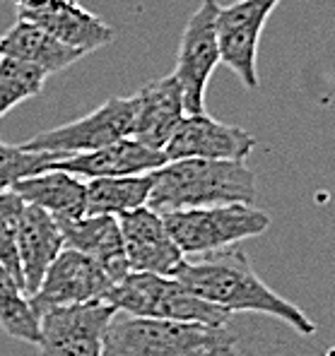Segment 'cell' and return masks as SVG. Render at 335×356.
<instances>
[{
	"label": "cell",
	"instance_id": "44dd1931",
	"mask_svg": "<svg viewBox=\"0 0 335 356\" xmlns=\"http://www.w3.org/2000/svg\"><path fill=\"white\" fill-rule=\"evenodd\" d=\"M0 327L20 342H39V316L22 286L0 267Z\"/></svg>",
	"mask_w": 335,
	"mask_h": 356
},
{
	"label": "cell",
	"instance_id": "7c38bea8",
	"mask_svg": "<svg viewBox=\"0 0 335 356\" xmlns=\"http://www.w3.org/2000/svg\"><path fill=\"white\" fill-rule=\"evenodd\" d=\"M17 19L36 24L61 44L90 54L111 44L114 29L77 0H13Z\"/></svg>",
	"mask_w": 335,
	"mask_h": 356
},
{
	"label": "cell",
	"instance_id": "e0dca14e",
	"mask_svg": "<svg viewBox=\"0 0 335 356\" xmlns=\"http://www.w3.org/2000/svg\"><path fill=\"white\" fill-rule=\"evenodd\" d=\"M63 248L65 245H63V234L56 217L34 205H24L17 236V258L24 296H31L39 289L49 265Z\"/></svg>",
	"mask_w": 335,
	"mask_h": 356
},
{
	"label": "cell",
	"instance_id": "d6986e66",
	"mask_svg": "<svg viewBox=\"0 0 335 356\" xmlns=\"http://www.w3.org/2000/svg\"><path fill=\"white\" fill-rule=\"evenodd\" d=\"M82 56H85L82 51L61 44L59 39L46 34L36 24L24 22V19H17L8 29V34L0 36V58L27 63V65L44 70L46 75L65 70L75 60H80Z\"/></svg>",
	"mask_w": 335,
	"mask_h": 356
},
{
	"label": "cell",
	"instance_id": "277c9868",
	"mask_svg": "<svg viewBox=\"0 0 335 356\" xmlns=\"http://www.w3.org/2000/svg\"><path fill=\"white\" fill-rule=\"evenodd\" d=\"M118 313L138 318L171 323H203V325H227L232 313L212 306L188 291L176 277L148 275V272H128L114 282L107 296Z\"/></svg>",
	"mask_w": 335,
	"mask_h": 356
},
{
	"label": "cell",
	"instance_id": "ba28073f",
	"mask_svg": "<svg viewBox=\"0 0 335 356\" xmlns=\"http://www.w3.org/2000/svg\"><path fill=\"white\" fill-rule=\"evenodd\" d=\"M116 308L111 303H75L49 308L39 316V356H102Z\"/></svg>",
	"mask_w": 335,
	"mask_h": 356
},
{
	"label": "cell",
	"instance_id": "9a60e30c",
	"mask_svg": "<svg viewBox=\"0 0 335 356\" xmlns=\"http://www.w3.org/2000/svg\"><path fill=\"white\" fill-rule=\"evenodd\" d=\"M133 99L135 120L130 138L148 145V147L162 149L169 135L174 133V128L179 125V120L186 116L179 82L174 80V75L153 80L143 89H138Z\"/></svg>",
	"mask_w": 335,
	"mask_h": 356
},
{
	"label": "cell",
	"instance_id": "6da1fadb",
	"mask_svg": "<svg viewBox=\"0 0 335 356\" xmlns=\"http://www.w3.org/2000/svg\"><path fill=\"white\" fill-rule=\"evenodd\" d=\"M174 277L198 298L227 313H260L277 318L304 337L316 332V323L299 306L270 289L237 248L183 258Z\"/></svg>",
	"mask_w": 335,
	"mask_h": 356
},
{
	"label": "cell",
	"instance_id": "3957f363",
	"mask_svg": "<svg viewBox=\"0 0 335 356\" xmlns=\"http://www.w3.org/2000/svg\"><path fill=\"white\" fill-rule=\"evenodd\" d=\"M102 356H244L224 325L171 323L118 313L104 332Z\"/></svg>",
	"mask_w": 335,
	"mask_h": 356
},
{
	"label": "cell",
	"instance_id": "52a82bcc",
	"mask_svg": "<svg viewBox=\"0 0 335 356\" xmlns=\"http://www.w3.org/2000/svg\"><path fill=\"white\" fill-rule=\"evenodd\" d=\"M135 120V99L133 97H111L99 108L77 118L72 123L44 130L22 145L29 152H54L61 156L82 154V152L99 149L116 140L130 138Z\"/></svg>",
	"mask_w": 335,
	"mask_h": 356
},
{
	"label": "cell",
	"instance_id": "8fae6325",
	"mask_svg": "<svg viewBox=\"0 0 335 356\" xmlns=\"http://www.w3.org/2000/svg\"><path fill=\"white\" fill-rule=\"evenodd\" d=\"M258 140L239 125H229L203 113H188L162 147L166 161L176 159H227L246 161Z\"/></svg>",
	"mask_w": 335,
	"mask_h": 356
},
{
	"label": "cell",
	"instance_id": "5bb4252c",
	"mask_svg": "<svg viewBox=\"0 0 335 356\" xmlns=\"http://www.w3.org/2000/svg\"><path fill=\"white\" fill-rule=\"evenodd\" d=\"M166 164L162 149L148 147L133 138L116 140L99 149L70 154L54 161L49 169H61L77 178H104V176H143Z\"/></svg>",
	"mask_w": 335,
	"mask_h": 356
},
{
	"label": "cell",
	"instance_id": "ffe728a7",
	"mask_svg": "<svg viewBox=\"0 0 335 356\" xmlns=\"http://www.w3.org/2000/svg\"><path fill=\"white\" fill-rule=\"evenodd\" d=\"M153 176H104L85 181V214L121 217L148 205Z\"/></svg>",
	"mask_w": 335,
	"mask_h": 356
},
{
	"label": "cell",
	"instance_id": "7402d4cb",
	"mask_svg": "<svg viewBox=\"0 0 335 356\" xmlns=\"http://www.w3.org/2000/svg\"><path fill=\"white\" fill-rule=\"evenodd\" d=\"M46 72L27 63L0 58V118L22 102L36 97L46 82Z\"/></svg>",
	"mask_w": 335,
	"mask_h": 356
},
{
	"label": "cell",
	"instance_id": "ac0fdd59",
	"mask_svg": "<svg viewBox=\"0 0 335 356\" xmlns=\"http://www.w3.org/2000/svg\"><path fill=\"white\" fill-rule=\"evenodd\" d=\"M24 205H34L56 219L85 217V178L61 169H46L41 174L20 178L13 188Z\"/></svg>",
	"mask_w": 335,
	"mask_h": 356
},
{
	"label": "cell",
	"instance_id": "7a4b0ae2",
	"mask_svg": "<svg viewBox=\"0 0 335 356\" xmlns=\"http://www.w3.org/2000/svg\"><path fill=\"white\" fill-rule=\"evenodd\" d=\"M148 207L157 214L210 205H256V176L246 161L176 159L150 171Z\"/></svg>",
	"mask_w": 335,
	"mask_h": 356
},
{
	"label": "cell",
	"instance_id": "9c48e42d",
	"mask_svg": "<svg viewBox=\"0 0 335 356\" xmlns=\"http://www.w3.org/2000/svg\"><path fill=\"white\" fill-rule=\"evenodd\" d=\"M282 0H237L219 5L217 44L219 63L227 65L249 89H258V44L265 22Z\"/></svg>",
	"mask_w": 335,
	"mask_h": 356
},
{
	"label": "cell",
	"instance_id": "2e32d148",
	"mask_svg": "<svg viewBox=\"0 0 335 356\" xmlns=\"http://www.w3.org/2000/svg\"><path fill=\"white\" fill-rule=\"evenodd\" d=\"M63 234V245L92 258L107 270L114 282L128 275L123 258V241L118 217L111 214H85L77 219H56Z\"/></svg>",
	"mask_w": 335,
	"mask_h": 356
},
{
	"label": "cell",
	"instance_id": "30bf717a",
	"mask_svg": "<svg viewBox=\"0 0 335 356\" xmlns=\"http://www.w3.org/2000/svg\"><path fill=\"white\" fill-rule=\"evenodd\" d=\"M114 286V280L102 265L72 248H63L49 265L39 289L29 296L31 308L41 316L49 308L75 306V303L104 301Z\"/></svg>",
	"mask_w": 335,
	"mask_h": 356
},
{
	"label": "cell",
	"instance_id": "d4e9b609",
	"mask_svg": "<svg viewBox=\"0 0 335 356\" xmlns=\"http://www.w3.org/2000/svg\"><path fill=\"white\" fill-rule=\"evenodd\" d=\"M333 352H335V349H328V352H326V356H333Z\"/></svg>",
	"mask_w": 335,
	"mask_h": 356
},
{
	"label": "cell",
	"instance_id": "4fadbf2b",
	"mask_svg": "<svg viewBox=\"0 0 335 356\" xmlns=\"http://www.w3.org/2000/svg\"><path fill=\"white\" fill-rule=\"evenodd\" d=\"M123 241V258L128 272H148V275L174 277L183 263L181 250L169 236L162 214L148 205L118 217Z\"/></svg>",
	"mask_w": 335,
	"mask_h": 356
},
{
	"label": "cell",
	"instance_id": "8992f818",
	"mask_svg": "<svg viewBox=\"0 0 335 356\" xmlns=\"http://www.w3.org/2000/svg\"><path fill=\"white\" fill-rule=\"evenodd\" d=\"M217 10V0H203L181 31L179 56H176V67L171 75L181 87L186 116L205 111L208 82L219 65Z\"/></svg>",
	"mask_w": 335,
	"mask_h": 356
},
{
	"label": "cell",
	"instance_id": "cb8c5ba5",
	"mask_svg": "<svg viewBox=\"0 0 335 356\" xmlns=\"http://www.w3.org/2000/svg\"><path fill=\"white\" fill-rule=\"evenodd\" d=\"M59 159L63 156L54 152H29L22 145L0 143V193L10 191L20 178L41 174Z\"/></svg>",
	"mask_w": 335,
	"mask_h": 356
},
{
	"label": "cell",
	"instance_id": "603a6c76",
	"mask_svg": "<svg viewBox=\"0 0 335 356\" xmlns=\"http://www.w3.org/2000/svg\"><path fill=\"white\" fill-rule=\"evenodd\" d=\"M24 202L17 193L5 191L0 193V267L22 286L17 258V236H20V219H22Z\"/></svg>",
	"mask_w": 335,
	"mask_h": 356
},
{
	"label": "cell",
	"instance_id": "5b68a950",
	"mask_svg": "<svg viewBox=\"0 0 335 356\" xmlns=\"http://www.w3.org/2000/svg\"><path fill=\"white\" fill-rule=\"evenodd\" d=\"M162 219L183 258L234 248L239 241L260 236L270 227V217L263 209L242 202L179 209L162 214Z\"/></svg>",
	"mask_w": 335,
	"mask_h": 356
}]
</instances>
